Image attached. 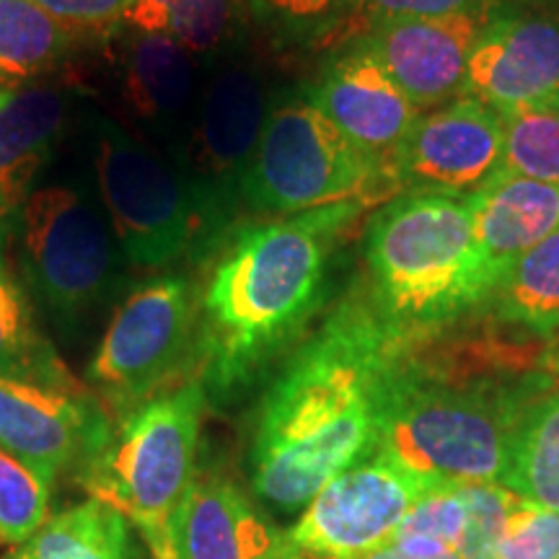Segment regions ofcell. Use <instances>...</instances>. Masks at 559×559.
<instances>
[{"mask_svg": "<svg viewBox=\"0 0 559 559\" xmlns=\"http://www.w3.org/2000/svg\"><path fill=\"white\" fill-rule=\"evenodd\" d=\"M394 376V326L376 306L340 304L264 396L251 445L257 492L280 508L309 506L373 456Z\"/></svg>", "mask_w": 559, "mask_h": 559, "instance_id": "cell-1", "label": "cell"}, {"mask_svg": "<svg viewBox=\"0 0 559 559\" xmlns=\"http://www.w3.org/2000/svg\"><path fill=\"white\" fill-rule=\"evenodd\" d=\"M362 205L257 223L230 236L198 296V355L215 389L247 381L326 296L334 249Z\"/></svg>", "mask_w": 559, "mask_h": 559, "instance_id": "cell-2", "label": "cell"}, {"mask_svg": "<svg viewBox=\"0 0 559 559\" xmlns=\"http://www.w3.org/2000/svg\"><path fill=\"white\" fill-rule=\"evenodd\" d=\"M373 306L394 324H440L492 296L474 239L472 194L409 190L366 230Z\"/></svg>", "mask_w": 559, "mask_h": 559, "instance_id": "cell-3", "label": "cell"}, {"mask_svg": "<svg viewBox=\"0 0 559 559\" xmlns=\"http://www.w3.org/2000/svg\"><path fill=\"white\" fill-rule=\"evenodd\" d=\"M205 386L179 383L111 425L79 466L91 500L115 508L143 536L151 559H171V526L194 481Z\"/></svg>", "mask_w": 559, "mask_h": 559, "instance_id": "cell-4", "label": "cell"}, {"mask_svg": "<svg viewBox=\"0 0 559 559\" xmlns=\"http://www.w3.org/2000/svg\"><path fill=\"white\" fill-rule=\"evenodd\" d=\"M528 404L513 389L459 386L396 368L376 453L438 481H498Z\"/></svg>", "mask_w": 559, "mask_h": 559, "instance_id": "cell-5", "label": "cell"}, {"mask_svg": "<svg viewBox=\"0 0 559 559\" xmlns=\"http://www.w3.org/2000/svg\"><path fill=\"white\" fill-rule=\"evenodd\" d=\"M400 190L383 160L355 145L309 99L275 107L241 179L257 213L288 215L334 205H366Z\"/></svg>", "mask_w": 559, "mask_h": 559, "instance_id": "cell-6", "label": "cell"}, {"mask_svg": "<svg viewBox=\"0 0 559 559\" xmlns=\"http://www.w3.org/2000/svg\"><path fill=\"white\" fill-rule=\"evenodd\" d=\"M94 171L117 247L135 267L164 270L205 236L207 215L185 174L107 117L94 128Z\"/></svg>", "mask_w": 559, "mask_h": 559, "instance_id": "cell-7", "label": "cell"}, {"mask_svg": "<svg viewBox=\"0 0 559 559\" xmlns=\"http://www.w3.org/2000/svg\"><path fill=\"white\" fill-rule=\"evenodd\" d=\"M192 355H198V290L181 272H164L122 300L86 376L109 409L124 417L169 391Z\"/></svg>", "mask_w": 559, "mask_h": 559, "instance_id": "cell-8", "label": "cell"}, {"mask_svg": "<svg viewBox=\"0 0 559 559\" xmlns=\"http://www.w3.org/2000/svg\"><path fill=\"white\" fill-rule=\"evenodd\" d=\"M13 230L26 288L58 319H81L115 288L120 247L107 215L75 187H39Z\"/></svg>", "mask_w": 559, "mask_h": 559, "instance_id": "cell-9", "label": "cell"}, {"mask_svg": "<svg viewBox=\"0 0 559 559\" xmlns=\"http://www.w3.org/2000/svg\"><path fill=\"white\" fill-rule=\"evenodd\" d=\"M432 485L438 479L376 453L326 481L290 536L313 559H366L391 547L396 528Z\"/></svg>", "mask_w": 559, "mask_h": 559, "instance_id": "cell-10", "label": "cell"}, {"mask_svg": "<svg viewBox=\"0 0 559 559\" xmlns=\"http://www.w3.org/2000/svg\"><path fill=\"white\" fill-rule=\"evenodd\" d=\"M506 120L489 104L461 96L419 115L394 158L400 190L472 194L502 166Z\"/></svg>", "mask_w": 559, "mask_h": 559, "instance_id": "cell-11", "label": "cell"}, {"mask_svg": "<svg viewBox=\"0 0 559 559\" xmlns=\"http://www.w3.org/2000/svg\"><path fill=\"white\" fill-rule=\"evenodd\" d=\"M264 122L267 96L254 73L226 68L210 79L185 145V177L198 194L207 223L223 192L234 185L241 187Z\"/></svg>", "mask_w": 559, "mask_h": 559, "instance_id": "cell-12", "label": "cell"}, {"mask_svg": "<svg viewBox=\"0 0 559 559\" xmlns=\"http://www.w3.org/2000/svg\"><path fill=\"white\" fill-rule=\"evenodd\" d=\"M109 415L86 391L0 379V449L47 481L79 466L107 440Z\"/></svg>", "mask_w": 559, "mask_h": 559, "instance_id": "cell-13", "label": "cell"}, {"mask_svg": "<svg viewBox=\"0 0 559 559\" xmlns=\"http://www.w3.org/2000/svg\"><path fill=\"white\" fill-rule=\"evenodd\" d=\"M485 13L440 19H400L368 29L360 41L400 83L417 109H438L466 96V68L477 45Z\"/></svg>", "mask_w": 559, "mask_h": 559, "instance_id": "cell-14", "label": "cell"}, {"mask_svg": "<svg viewBox=\"0 0 559 559\" xmlns=\"http://www.w3.org/2000/svg\"><path fill=\"white\" fill-rule=\"evenodd\" d=\"M466 96L500 111L559 96V19L547 13L487 19L466 68Z\"/></svg>", "mask_w": 559, "mask_h": 559, "instance_id": "cell-15", "label": "cell"}, {"mask_svg": "<svg viewBox=\"0 0 559 559\" xmlns=\"http://www.w3.org/2000/svg\"><path fill=\"white\" fill-rule=\"evenodd\" d=\"M345 135L394 171V158L423 115L379 60L358 45L340 55L306 96ZM396 177V174H394Z\"/></svg>", "mask_w": 559, "mask_h": 559, "instance_id": "cell-16", "label": "cell"}, {"mask_svg": "<svg viewBox=\"0 0 559 559\" xmlns=\"http://www.w3.org/2000/svg\"><path fill=\"white\" fill-rule=\"evenodd\" d=\"M171 559H313L234 481L194 477L171 526Z\"/></svg>", "mask_w": 559, "mask_h": 559, "instance_id": "cell-17", "label": "cell"}, {"mask_svg": "<svg viewBox=\"0 0 559 559\" xmlns=\"http://www.w3.org/2000/svg\"><path fill=\"white\" fill-rule=\"evenodd\" d=\"M70 115L60 86L0 88V247L58 148Z\"/></svg>", "mask_w": 559, "mask_h": 559, "instance_id": "cell-18", "label": "cell"}, {"mask_svg": "<svg viewBox=\"0 0 559 559\" xmlns=\"http://www.w3.org/2000/svg\"><path fill=\"white\" fill-rule=\"evenodd\" d=\"M472 207L474 239L495 296L519 257L559 228V185L495 174L472 192Z\"/></svg>", "mask_w": 559, "mask_h": 559, "instance_id": "cell-19", "label": "cell"}, {"mask_svg": "<svg viewBox=\"0 0 559 559\" xmlns=\"http://www.w3.org/2000/svg\"><path fill=\"white\" fill-rule=\"evenodd\" d=\"M198 91L192 52L166 37H140L132 41L122 73L124 107L148 128L166 132L177 128Z\"/></svg>", "mask_w": 559, "mask_h": 559, "instance_id": "cell-20", "label": "cell"}, {"mask_svg": "<svg viewBox=\"0 0 559 559\" xmlns=\"http://www.w3.org/2000/svg\"><path fill=\"white\" fill-rule=\"evenodd\" d=\"M138 528L99 500H86L47 519L24 544L29 559H151Z\"/></svg>", "mask_w": 559, "mask_h": 559, "instance_id": "cell-21", "label": "cell"}, {"mask_svg": "<svg viewBox=\"0 0 559 559\" xmlns=\"http://www.w3.org/2000/svg\"><path fill=\"white\" fill-rule=\"evenodd\" d=\"M0 379L83 391L81 383L62 366L50 340L39 332L26 288L13 277L3 254H0Z\"/></svg>", "mask_w": 559, "mask_h": 559, "instance_id": "cell-22", "label": "cell"}, {"mask_svg": "<svg viewBox=\"0 0 559 559\" xmlns=\"http://www.w3.org/2000/svg\"><path fill=\"white\" fill-rule=\"evenodd\" d=\"M73 34L37 0H0V88L32 86L73 47Z\"/></svg>", "mask_w": 559, "mask_h": 559, "instance_id": "cell-23", "label": "cell"}, {"mask_svg": "<svg viewBox=\"0 0 559 559\" xmlns=\"http://www.w3.org/2000/svg\"><path fill=\"white\" fill-rule=\"evenodd\" d=\"M500 485L559 513V394L531 402L523 412Z\"/></svg>", "mask_w": 559, "mask_h": 559, "instance_id": "cell-24", "label": "cell"}, {"mask_svg": "<svg viewBox=\"0 0 559 559\" xmlns=\"http://www.w3.org/2000/svg\"><path fill=\"white\" fill-rule=\"evenodd\" d=\"M243 0H132L122 24L145 37H166L192 55L213 52L234 32Z\"/></svg>", "mask_w": 559, "mask_h": 559, "instance_id": "cell-25", "label": "cell"}, {"mask_svg": "<svg viewBox=\"0 0 559 559\" xmlns=\"http://www.w3.org/2000/svg\"><path fill=\"white\" fill-rule=\"evenodd\" d=\"M500 313L536 332L559 330V228L519 257L495 290Z\"/></svg>", "mask_w": 559, "mask_h": 559, "instance_id": "cell-26", "label": "cell"}, {"mask_svg": "<svg viewBox=\"0 0 559 559\" xmlns=\"http://www.w3.org/2000/svg\"><path fill=\"white\" fill-rule=\"evenodd\" d=\"M506 153L498 174L559 185V96L502 111Z\"/></svg>", "mask_w": 559, "mask_h": 559, "instance_id": "cell-27", "label": "cell"}, {"mask_svg": "<svg viewBox=\"0 0 559 559\" xmlns=\"http://www.w3.org/2000/svg\"><path fill=\"white\" fill-rule=\"evenodd\" d=\"M50 487L37 469L0 449V544L24 547L50 519Z\"/></svg>", "mask_w": 559, "mask_h": 559, "instance_id": "cell-28", "label": "cell"}, {"mask_svg": "<svg viewBox=\"0 0 559 559\" xmlns=\"http://www.w3.org/2000/svg\"><path fill=\"white\" fill-rule=\"evenodd\" d=\"M464 495L466 528L456 544V555L461 559H495L510 515L523 498L498 481H464Z\"/></svg>", "mask_w": 559, "mask_h": 559, "instance_id": "cell-29", "label": "cell"}, {"mask_svg": "<svg viewBox=\"0 0 559 559\" xmlns=\"http://www.w3.org/2000/svg\"><path fill=\"white\" fill-rule=\"evenodd\" d=\"M466 528V495L464 481H438L419 498L402 526L396 528L394 542L430 539L456 549ZM391 542V544H394Z\"/></svg>", "mask_w": 559, "mask_h": 559, "instance_id": "cell-30", "label": "cell"}, {"mask_svg": "<svg viewBox=\"0 0 559 559\" xmlns=\"http://www.w3.org/2000/svg\"><path fill=\"white\" fill-rule=\"evenodd\" d=\"M495 559H559V513L521 500Z\"/></svg>", "mask_w": 559, "mask_h": 559, "instance_id": "cell-31", "label": "cell"}, {"mask_svg": "<svg viewBox=\"0 0 559 559\" xmlns=\"http://www.w3.org/2000/svg\"><path fill=\"white\" fill-rule=\"evenodd\" d=\"M254 16L283 34H319L337 21L355 0H243Z\"/></svg>", "mask_w": 559, "mask_h": 559, "instance_id": "cell-32", "label": "cell"}, {"mask_svg": "<svg viewBox=\"0 0 559 559\" xmlns=\"http://www.w3.org/2000/svg\"><path fill=\"white\" fill-rule=\"evenodd\" d=\"M355 11L373 26L400 19H440L481 11V0H355Z\"/></svg>", "mask_w": 559, "mask_h": 559, "instance_id": "cell-33", "label": "cell"}, {"mask_svg": "<svg viewBox=\"0 0 559 559\" xmlns=\"http://www.w3.org/2000/svg\"><path fill=\"white\" fill-rule=\"evenodd\" d=\"M37 3L70 32H91L122 24L132 0H37Z\"/></svg>", "mask_w": 559, "mask_h": 559, "instance_id": "cell-34", "label": "cell"}, {"mask_svg": "<svg viewBox=\"0 0 559 559\" xmlns=\"http://www.w3.org/2000/svg\"><path fill=\"white\" fill-rule=\"evenodd\" d=\"M366 559H412V557L402 555V551L396 547H386V549L373 551V555L366 557ZM432 559H461V557L456 555V551H449V555H440V557H432Z\"/></svg>", "mask_w": 559, "mask_h": 559, "instance_id": "cell-35", "label": "cell"}, {"mask_svg": "<svg viewBox=\"0 0 559 559\" xmlns=\"http://www.w3.org/2000/svg\"><path fill=\"white\" fill-rule=\"evenodd\" d=\"M3 559H29V557H26V555H24V549L19 547L16 551H11V555H5Z\"/></svg>", "mask_w": 559, "mask_h": 559, "instance_id": "cell-36", "label": "cell"}]
</instances>
